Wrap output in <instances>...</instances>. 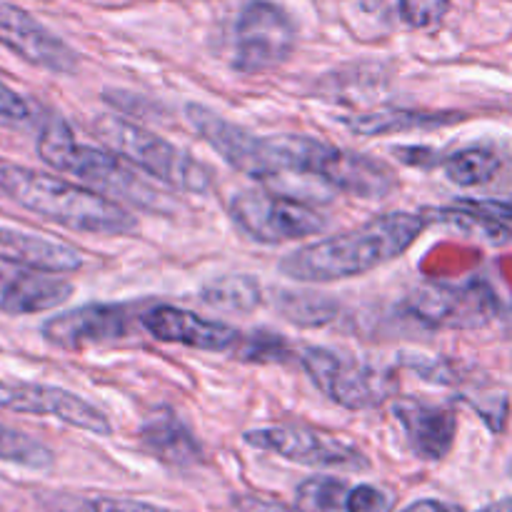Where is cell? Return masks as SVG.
Here are the masks:
<instances>
[{
    "label": "cell",
    "instance_id": "obj_1",
    "mask_svg": "<svg viewBox=\"0 0 512 512\" xmlns=\"http://www.w3.org/2000/svg\"><path fill=\"white\" fill-rule=\"evenodd\" d=\"M425 228L428 220L420 213H385L358 228L293 250L280 260L278 270L298 283H338L358 278L400 258Z\"/></svg>",
    "mask_w": 512,
    "mask_h": 512
},
{
    "label": "cell",
    "instance_id": "obj_2",
    "mask_svg": "<svg viewBox=\"0 0 512 512\" xmlns=\"http://www.w3.org/2000/svg\"><path fill=\"white\" fill-rule=\"evenodd\" d=\"M0 193L55 225L90 235H133L138 220L118 200L70 180L15 163H0Z\"/></svg>",
    "mask_w": 512,
    "mask_h": 512
},
{
    "label": "cell",
    "instance_id": "obj_3",
    "mask_svg": "<svg viewBox=\"0 0 512 512\" xmlns=\"http://www.w3.org/2000/svg\"><path fill=\"white\" fill-rule=\"evenodd\" d=\"M38 155L50 168L83 180L88 188L108 198L128 200L145 210H165L168 198L145 178H140L133 165L125 163L113 150H100L95 145L75 140L73 130L60 118L43 125L38 135Z\"/></svg>",
    "mask_w": 512,
    "mask_h": 512
},
{
    "label": "cell",
    "instance_id": "obj_4",
    "mask_svg": "<svg viewBox=\"0 0 512 512\" xmlns=\"http://www.w3.org/2000/svg\"><path fill=\"white\" fill-rule=\"evenodd\" d=\"M268 148L280 173H310L340 193L355 198H388L398 180L378 158L335 148L308 135H270Z\"/></svg>",
    "mask_w": 512,
    "mask_h": 512
},
{
    "label": "cell",
    "instance_id": "obj_5",
    "mask_svg": "<svg viewBox=\"0 0 512 512\" xmlns=\"http://www.w3.org/2000/svg\"><path fill=\"white\" fill-rule=\"evenodd\" d=\"M100 140L113 150L115 155L138 168L140 173L153 175L163 185L185 193H205L210 188V173L205 165L190 158L185 150L173 145L170 140L118 118V115H103L95 123Z\"/></svg>",
    "mask_w": 512,
    "mask_h": 512
},
{
    "label": "cell",
    "instance_id": "obj_6",
    "mask_svg": "<svg viewBox=\"0 0 512 512\" xmlns=\"http://www.w3.org/2000/svg\"><path fill=\"white\" fill-rule=\"evenodd\" d=\"M300 363L333 403L348 410L378 408L398 390L393 370L333 348H303Z\"/></svg>",
    "mask_w": 512,
    "mask_h": 512
},
{
    "label": "cell",
    "instance_id": "obj_7",
    "mask_svg": "<svg viewBox=\"0 0 512 512\" xmlns=\"http://www.w3.org/2000/svg\"><path fill=\"white\" fill-rule=\"evenodd\" d=\"M230 218L263 245H280L323 233L328 220L315 205L268 190H243L230 200Z\"/></svg>",
    "mask_w": 512,
    "mask_h": 512
},
{
    "label": "cell",
    "instance_id": "obj_8",
    "mask_svg": "<svg viewBox=\"0 0 512 512\" xmlns=\"http://www.w3.org/2000/svg\"><path fill=\"white\" fill-rule=\"evenodd\" d=\"M243 440L250 448L265 450L305 468L348 470V473L370 468V460L353 443L308 425H265V428L248 430Z\"/></svg>",
    "mask_w": 512,
    "mask_h": 512
},
{
    "label": "cell",
    "instance_id": "obj_9",
    "mask_svg": "<svg viewBox=\"0 0 512 512\" xmlns=\"http://www.w3.org/2000/svg\"><path fill=\"white\" fill-rule=\"evenodd\" d=\"M408 310L425 328L478 330L498 315V298L480 278L463 283H425L410 295Z\"/></svg>",
    "mask_w": 512,
    "mask_h": 512
},
{
    "label": "cell",
    "instance_id": "obj_10",
    "mask_svg": "<svg viewBox=\"0 0 512 512\" xmlns=\"http://www.w3.org/2000/svg\"><path fill=\"white\" fill-rule=\"evenodd\" d=\"M295 48V25L280 5L253 0L235 23L233 68L243 75L275 70Z\"/></svg>",
    "mask_w": 512,
    "mask_h": 512
},
{
    "label": "cell",
    "instance_id": "obj_11",
    "mask_svg": "<svg viewBox=\"0 0 512 512\" xmlns=\"http://www.w3.org/2000/svg\"><path fill=\"white\" fill-rule=\"evenodd\" d=\"M0 410L55 418L65 425L85 430V433L103 435V438L113 433V425L103 410L58 385L0 378Z\"/></svg>",
    "mask_w": 512,
    "mask_h": 512
},
{
    "label": "cell",
    "instance_id": "obj_12",
    "mask_svg": "<svg viewBox=\"0 0 512 512\" xmlns=\"http://www.w3.org/2000/svg\"><path fill=\"white\" fill-rule=\"evenodd\" d=\"M185 115H188V123L193 125L195 133L233 170L255 180H270L280 175L278 163L270 155L265 138H258V135L248 133L240 125L230 123L223 115L210 110L208 105L188 103Z\"/></svg>",
    "mask_w": 512,
    "mask_h": 512
},
{
    "label": "cell",
    "instance_id": "obj_13",
    "mask_svg": "<svg viewBox=\"0 0 512 512\" xmlns=\"http://www.w3.org/2000/svg\"><path fill=\"white\" fill-rule=\"evenodd\" d=\"M0 45L25 63L50 73L73 75L80 68L78 53L18 5L0 3Z\"/></svg>",
    "mask_w": 512,
    "mask_h": 512
},
{
    "label": "cell",
    "instance_id": "obj_14",
    "mask_svg": "<svg viewBox=\"0 0 512 512\" xmlns=\"http://www.w3.org/2000/svg\"><path fill=\"white\" fill-rule=\"evenodd\" d=\"M43 340L58 350L78 353V350L105 345L128 335V310L123 305L88 303L68 313L53 315L45 320Z\"/></svg>",
    "mask_w": 512,
    "mask_h": 512
},
{
    "label": "cell",
    "instance_id": "obj_15",
    "mask_svg": "<svg viewBox=\"0 0 512 512\" xmlns=\"http://www.w3.org/2000/svg\"><path fill=\"white\" fill-rule=\"evenodd\" d=\"M143 328L163 343H178L205 353H228L243 343V333L233 325L208 320L175 305H158L140 318Z\"/></svg>",
    "mask_w": 512,
    "mask_h": 512
},
{
    "label": "cell",
    "instance_id": "obj_16",
    "mask_svg": "<svg viewBox=\"0 0 512 512\" xmlns=\"http://www.w3.org/2000/svg\"><path fill=\"white\" fill-rule=\"evenodd\" d=\"M73 283L58 273L0 258V313L35 315L68 303Z\"/></svg>",
    "mask_w": 512,
    "mask_h": 512
},
{
    "label": "cell",
    "instance_id": "obj_17",
    "mask_svg": "<svg viewBox=\"0 0 512 512\" xmlns=\"http://www.w3.org/2000/svg\"><path fill=\"white\" fill-rule=\"evenodd\" d=\"M393 415L403 425L410 448L428 463H438L453 450L458 435V415L445 405L403 398L393 405Z\"/></svg>",
    "mask_w": 512,
    "mask_h": 512
},
{
    "label": "cell",
    "instance_id": "obj_18",
    "mask_svg": "<svg viewBox=\"0 0 512 512\" xmlns=\"http://www.w3.org/2000/svg\"><path fill=\"white\" fill-rule=\"evenodd\" d=\"M0 258L48 273H75L85 265L83 253L73 245L10 225H0Z\"/></svg>",
    "mask_w": 512,
    "mask_h": 512
},
{
    "label": "cell",
    "instance_id": "obj_19",
    "mask_svg": "<svg viewBox=\"0 0 512 512\" xmlns=\"http://www.w3.org/2000/svg\"><path fill=\"white\" fill-rule=\"evenodd\" d=\"M463 120L453 110H423V108H378L373 113H360L345 120V128L353 133L373 138V135L408 133V130H433Z\"/></svg>",
    "mask_w": 512,
    "mask_h": 512
},
{
    "label": "cell",
    "instance_id": "obj_20",
    "mask_svg": "<svg viewBox=\"0 0 512 512\" xmlns=\"http://www.w3.org/2000/svg\"><path fill=\"white\" fill-rule=\"evenodd\" d=\"M140 440L145 448L170 465H193L203 458L200 443L185 428L183 420L173 410H158L140 430Z\"/></svg>",
    "mask_w": 512,
    "mask_h": 512
},
{
    "label": "cell",
    "instance_id": "obj_21",
    "mask_svg": "<svg viewBox=\"0 0 512 512\" xmlns=\"http://www.w3.org/2000/svg\"><path fill=\"white\" fill-rule=\"evenodd\" d=\"M420 215L428 220V225L443 223L448 225V228L458 230V233L465 235V238L480 240V243L498 245V248H503V245H512V228L508 223L483 213V210L470 208V205L455 203L450 205V208H428Z\"/></svg>",
    "mask_w": 512,
    "mask_h": 512
},
{
    "label": "cell",
    "instance_id": "obj_22",
    "mask_svg": "<svg viewBox=\"0 0 512 512\" xmlns=\"http://www.w3.org/2000/svg\"><path fill=\"white\" fill-rule=\"evenodd\" d=\"M200 300L220 313H253L263 303V288L253 275H223L200 290Z\"/></svg>",
    "mask_w": 512,
    "mask_h": 512
},
{
    "label": "cell",
    "instance_id": "obj_23",
    "mask_svg": "<svg viewBox=\"0 0 512 512\" xmlns=\"http://www.w3.org/2000/svg\"><path fill=\"white\" fill-rule=\"evenodd\" d=\"M273 303L285 320L300 328H323L338 318V303L310 290H278Z\"/></svg>",
    "mask_w": 512,
    "mask_h": 512
},
{
    "label": "cell",
    "instance_id": "obj_24",
    "mask_svg": "<svg viewBox=\"0 0 512 512\" xmlns=\"http://www.w3.org/2000/svg\"><path fill=\"white\" fill-rule=\"evenodd\" d=\"M440 165H443V173L450 183L460 185V188H475V185L490 183L498 175L500 158L495 150L473 145V148L450 153L448 158L440 160Z\"/></svg>",
    "mask_w": 512,
    "mask_h": 512
},
{
    "label": "cell",
    "instance_id": "obj_25",
    "mask_svg": "<svg viewBox=\"0 0 512 512\" xmlns=\"http://www.w3.org/2000/svg\"><path fill=\"white\" fill-rule=\"evenodd\" d=\"M0 463L20 465V468L30 470H48L55 463V455L48 445L30 438L23 430L0 423Z\"/></svg>",
    "mask_w": 512,
    "mask_h": 512
},
{
    "label": "cell",
    "instance_id": "obj_26",
    "mask_svg": "<svg viewBox=\"0 0 512 512\" xmlns=\"http://www.w3.org/2000/svg\"><path fill=\"white\" fill-rule=\"evenodd\" d=\"M350 488L338 478L318 475L300 483L298 510L300 512H350L348 510Z\"/></svg>",
    "mask_w": 512,
    "mask_h": 512
},
{
    "label": "cell",
    "instance_id": "obj_27",
    "mask_svg": "<svg viewBox=\"0 0 512 512\" xmlns=\"http://www.w3.org/2000/svg\"><path fill=\"white\" fill-rule=\"evenodd\" d=\"M450 0H398L400 18L410 28H433L448 13Z\"/></svg>",
    "mask_w": 512,
    "mask_h": 512
},
{
    "label": "cell",
    "instance_id": "obj_28",
    "mask_svg": "<svg viewBox=\"0 0 512 512\" xmlns=\"http://www.w3.org/2000/svg\"><path fill=\"white\" fill-rule=\"evenodd\" d=\"M33 118V105L13 90L10 85L0 83V123L3 125H23Z\"/></svg>",
    "mask_w": 512,
    "mask_h": 512
},
{
    "label": "cell",
    "instance_id": "obj_29",
    "mask_svg": "<svg viewBox=\"0 0 512 512\" xmlns=\"http://www.w3.org/2000/svg\"><path fill=\"white\" fill-rule=\"evenodd\" d=\"M288 348L273 333H255L253 338L245 340V348L240 350V358L245 360H283Z\"/></svg>",
    "mask_w": 512,
    "mask_h": 512
},
{
    "label": "cell",
    "instance_id": "obj_30",
    "mask_svg": "<svg viewBox=\"0 0 512 512\" xmlns=\"http://www.w3.org/2000/svg\"><path fill=\"white\" fill-rule=\"evenodd\" d=\"M80 512H178L170 508H160V505L143 503V500H128V498H90L85 500Z\"/></svg>",
    "mask_w": 512,
    "mask_h": 512
},
{
    "label": "cell",
    "instance_id": "obj_31",
    "mask_svg": "<svg viewBox=\"0 0 512 512\" xmlns=\"http://www.w3.org/2000/svg\"><path fill=\"white\" fill-rule=\"evenodd\" d=\"M348 510L350 512H388L390 500L375 485H358V488H350L348 495Z\"/></svg>",
    "mask_w": 512,
    "mask_h": 512
},
{
    "label": "cell",
    "instance_id": "obj_32",
    "mask_svg": "<svg viewBox=\"0 0 512 512\" xmlns=\"http://www.w3.org/2000/svg\"><path fill=\"white\" fill-rule=\"evenodd\" d=\"M233 508L238 512H300L298 508H288V505L265 500L260 495H235Z\"/></svg>",
    "mask_w": 512,
    "mask_h": 512
},
{
    "label": "cell",
    "instance_id": "obj_33",
    "mask_svg": "<svg viewBox=\"0 0 512 512\" xmlns=\"http://www.w3.org/2000/svg\"><path fill=\"white\" fill-rule=\"evenodd\" d=\"M458 203L470 205V208H475V210H483V213L503 220V223H508L512 228V203L510 200H458Z\"/></svg>",
    "mask_w": 512,
    "mask_h": 512
},
{
    "label": "cell",
    "instance_id": "obj_34",
    "mask_svg": "<svg viewBox=\"0 0 512 512\" xmlns=\"http://www.w3.org/2000/svg\"><path fill=\"white\" fill-rule=\"evenodd\" d=\"M400 512H458V510L450 508V505H445V503H440V500L425 498V500H415V503H410L408 508H403Z\"/></svg>",
    "mask_w": 512,
    "mask_h": 512
},
{
    "label": "cell",
    "instance_id": "obj_35",
    "mask_svg": "<svg viewBox=\"0 0 512 512\" xmlns=\"http://www.w3.org/2000/svg\"><path fill=\"white\" fill-rule=\"evenodd\" d=\"M478 512H512V498H503V500H498V503L485 505V508Z\"/></svg>",
    "mask_w": 512,
    "mask_h": 512
}]
</instances>
